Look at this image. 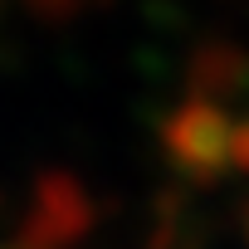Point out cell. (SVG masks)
Instances as JSON below:
<instances>
[{
	"label": "cell",
	"mask_w": 249,
	"mask_h": 249,
	"mask_svg": "<svg viewBox=\"0 0 249 249\" xmlns=\"http://www.w3.org/2000/svg\"><path fill=\"white\" fill-rule=\"evenodd\" d=\"M161 152L186 186H220L234 171V117L220 103L186 98L161 117Z\"/></svg>",
	"instance_id": "obj_1"
},
{
	"label": "cell",
	"mask_w": 249,
	"mask_h": 249,
	"mask_svg": "<svg viewBox=\"0 0 249 249\" xmlns=\"http://www.w3.org/2000/svg\"><path fill=\"white\" fill-rule=\"evenodd\" d=\"M98 225V205L69 171H39L30 210L15 230V244L25 249H78Z\"/></svg>",
	"instance_id": "obj_2"
},
{
	"label": "cell",
	"mask_w": 249,
	"mask_h": 249,
	"mask_svg": "<svg viewBox=\"0 0 249 249\" xmlns=\"http://www.w3.org/2000/svg\"><path fill=\"white\" fill-rule=\"evenodd\" d=\"M186 88L200 103L230 107L249 93V49H239L234 39H200L186 54Z\"/></svg>",
	"instance_id": "obj_3"
},
{
	"label": "cell",
	"mask_w": 249,
	"mask_h": 249,
	"mask_svg": "<svg viewBox=\"0 0 249 249\" xmlns=\"http://www.w3.org/2000/svg\"><path fill=\"white\" fill-rule=\"evenodd\" d=\"M20 5H25L39 25H69V20H78L83 0H20Z\"/></svg>",
	"instance_id": "obj_4"
},
{
	"label": "cell",
	"mask_w": 249,
	"mask_h": 249,
	"mask_svg": "<svg viewBox=\"0 0 249 249\" xmlns=\"http://www.w3.org/2000/svg\"><path fill=\"white\" fill-rule=\"evenodd\" d=\"M234 171L249 176V112L234 117Z\"/></svg>",
	"instance_id": "obj_5"
},
{
	"label": "cell",
	"mask_w": 249,
	"mask_h": 249,
	"mask_svg": "<svg viewBox=\"0 0 249 249\" xmlns=\"http://www.w3.org/2000/svg\"><path fill=\"white\" fill-rule=\"evenodd\" d=\"M239 234H244V244H249V200L239 205Z\"/></svg>",
	"instance_id": "obj_6"
},
{
	"label": "cell",
	"mask_w": 249,
	"mask_h": 249,
	"mask_svg": "<svg viewBox=\"0 0 249 249\" xmlns=\"http://www.w3.org/2000/svg\"><path fill=\"white\" fill-rule=\"evenodd\" d=\"M10 249H25V244H10Z\"/></svg>",
	"instance_id": "obj_7"
}]
</instances>
